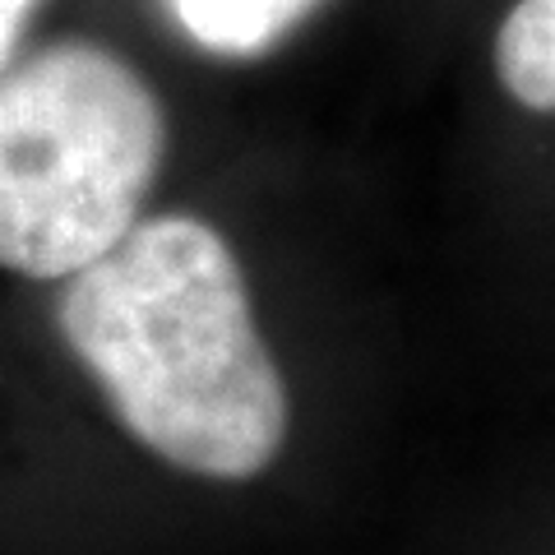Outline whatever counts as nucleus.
<instances>
[{
	"instance_id": "39448f33",
	"label": "nucleus",
	"mask_w": 555,
	"mask_h": 555,
	"mask_svg": "<svg viewBox=\"0 0 555 555\" xmlns=\"http://www.w3.org/2000/svg\"><path fill=\"white\" fill-rule=\"evenodd\" d=\"M38 5L42 0H0V79H5L14 69V61H20V42H24Z\"/></svg>"
},
{
	"instance_id": "f257e3e1",
	"label": "nucleus",
	"mask_w": 555,
	"mask_h": 555,
	"mask_svg": "<svg viewBox=\"0 0 555 555\" xmlns=\"http://www.w3.org/2000/svg\"><path fill=\"white\" fill-rule=\"evenodd\" d=\"M56 328L130 436L208 481H250L287 444L292 403L236 250L195 214L139 218L65 278Z\"/></svg>"
},
{
	"instance_id": "7ed1b4c3",
	"label": "nucleus",
	"mask_w": 555,
	"mask_h": 555,
	"mask_svg": "<svg viewBox=\"0 0 555 555\" xmlns=\"http://www.w3.org/2000/svg\"><path fill=\"white\" fill-rule=\"evenodd\" d=\"M195 47L214 56H259L283 42L320 0H163Z\"/></svg>"
},
{
	"instance_id": "20e7f679",
	"label": "nucleus",
	"mask_w": 555,
	"mask_h": 555,
	"mask_svg": "<svg viewBox=\"0 0 555 555\" xmlns=\"http://www.w3.org/2000/svg\"><path fill=\"white\" fill-rule=\"evenodd\" d=\"M495 75L528 112H555V0H514L495 28Z\"/></svg>"
},
{
	"instance_id": "f03ea898",
	"label": "nucleus",
	"mask_w": 555,
	"mask_h": 555,
	"mask_svg": "<svg viewBox=\"0 0 555 555\" xmlns=\"http://www.w3.org/2000/svg\"><path fill=\"white\" fill-rule=\"evenodd\" d=\"M167 158L153 83L89 38L0 79V269L65 283L130 236Z\"/></svg>"
}]
</instances>
